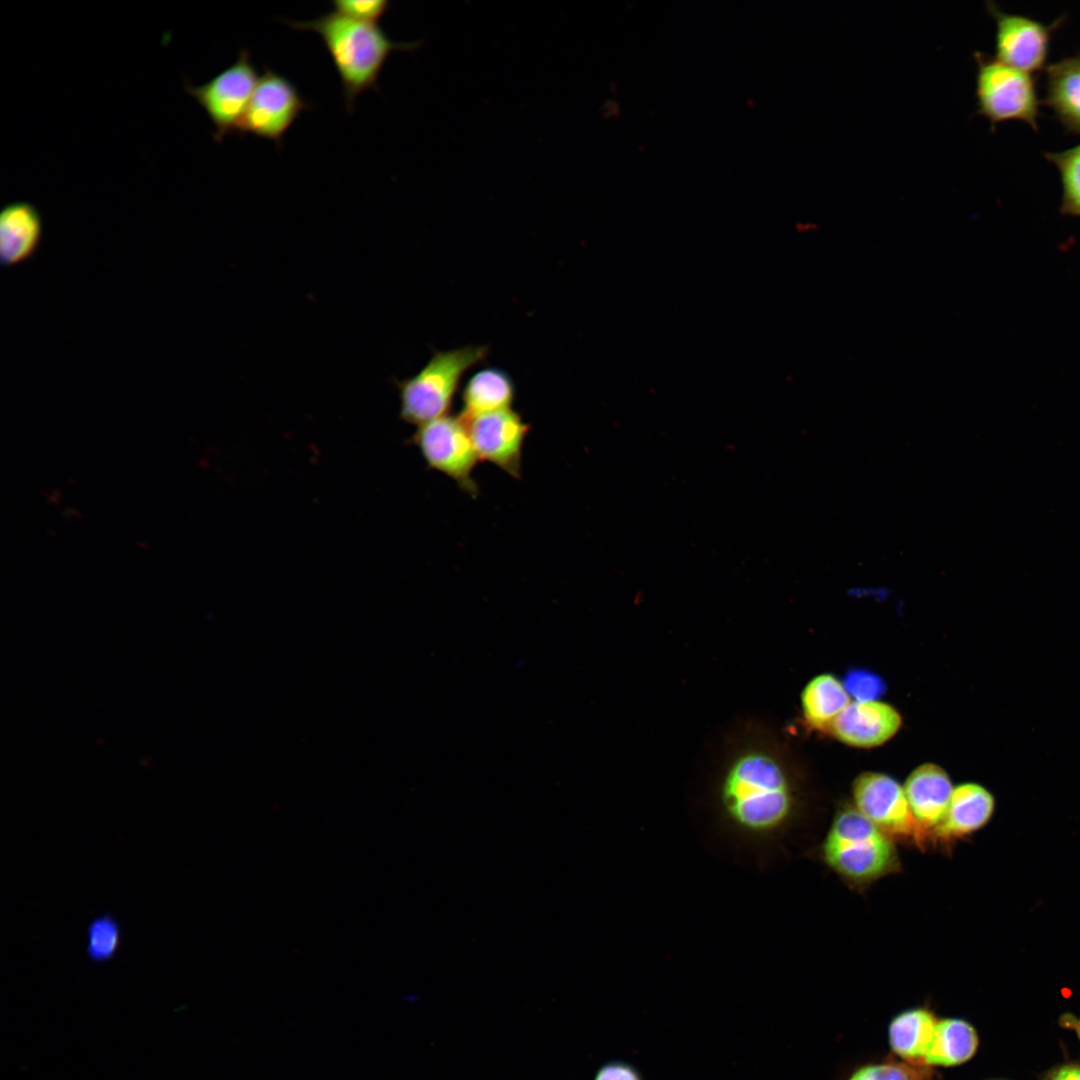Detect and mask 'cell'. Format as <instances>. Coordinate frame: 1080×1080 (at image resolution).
I'll return each mask as SVG.
<instances>
[{
    "mask_svg": "<svg viewBox=\"0 0 1080 1080\" xmlns=\"http://www.w3.org/2000/svg\"><path fill=\"white\" fill-rule=\"evenodd\" d=\"M713 801L720 822L751 843L773 841L796 821L797 783L760 726L743 727L727 743L714 779Z\"/></svg>",
    "mask_w": 1080,
    "mask_h": 1080,
    "instance_id": "1",
    "label": "cell"
},
{
    "mask_svg": "<svg viewBox=\"0 0 1080 1080\" xmlns=\"http://www.w3.org/2000/svg\"><path fill=\"white\" fill-rule=\"evenodd\" d=\"M283 21L295 30L321 37L340 77L349 113L354 111L358 96L378 89L379 76L393 51L413 50L420 44L394 42L377 24L355 21L335 11L309 21Z\"/></svg>",
    "mask_w": 1080,
    "mask_h": 1080,
    "instance_id": "2",
    "label": "cell"
},
{
    "mask_svg": "<svg viewBox=\"0 0 1080 1080\" xmlns=\"http://www.w3.org/2000/svg\"><path fill=\"white\" fill-rule=\"evenodd\" d=\"M821 856L834 873L856 889L867 888L901 869L895 841L852 803L836 810L821 846Z\"/></svg>",
    "mask_w": 1080,
    "mask_h": 1080,
    "instance_id": "3",
    "label": "cell"
},
{
    "mask_svg": "<svg viewBox=\"0 0 1080 1080\" xmlns=\"http://www.w3.org/2000/svg\"><path fill=\"white\" fill-rule=\"evenodd\" d=\"M487 352L483 345L436 352L418 373L399 383L400 417L419 427L448 415L464 373Z\"/></svg>",
    "mask_w": 1080,
    "mask_h": 1080,
    "instance_id": "4",
    "label": "cell"
},
{
    "mask_svg": "<svg viewBox=\"0 0 1080 1080\" xmlns=\"http://www.w3.org/2000/svg\"><path fill=\"white\" fill-rule=\"evenodd\" d=\"M975 59L978 112L992 124L1018 120L1036 129L1039 99L1030 74L980 52Z\"/></svg>",
    "mask_w": 1080,
    "mask_h": 1080,
    "instance_id": "5",
    "label": "cell"
},
{
    "mask_svg": "<svg viewBox=\"0 0 1080 1080\" xmlns=\"http://www.w3.org/2000/svg\"><path fill=\"white\" fill-rule=\"evenodd\" d=\"M852 799L854 807L894 841L919 849L933 845L915 819L904 787L893 777L874 771L859 774L852 783Z\"/></svg>",
    "mask_w": 1080,
    "mask_h": 1080,
    "instance_id": "6",
    "label": "cell"
},
{
    "mask_svg": "<svg viewBox=\"0 0 1080 1080\" xmlns=\"http://www.w3.org/2000/svg\"><path fill=\"white\" fill-rule=\"evenodd\" d=\"M259 78L249 51L242 49L234 63L206 83H186L187 93L211 120L218 143L237 133Z\"/></svg>",
    "mask_w": 1080,
    "mask_h": 1080,
    "instance_id": "7",
    "label": "cell"
},
{
    "mask_svg": "<svg viewBox=\"0 0 1080 1080\" xmlns=\"http://www.w3.org/2000/svg\"><path fill=\"white\" fill-rule=\"evenodd\" d=\"M414 442L430 468L452 479L464 492L478 494L473 472L479 458L460 416L448 414L419 426Z\"/></svg>",
    "mask_w": 1080,
    "mask_h": 1080,
    "instance_id": "8",
    "label": "cell"
},
{
    "mask_svg": "<svg viewBox=\"0 0 1080 1080\" xmlns=\"http://www.w3.org/2000/svg\"><path fill=\"white\" fill-rule=\"evenodd\" d=\"M313 108L288 78L266 68L259 78L237 134H250L280 146L299 116Z\"/></svg>",
    "mask_w": 1080,
    "mask_h": 1080,
    "instance_id": "9",
    "label": "cell"
},
{
    "mask_svg": "<svg viewBox=\"0 0 1080 1080\" xmlns=\"http://www.w3.org/2000/svg\"><path fill=\"white\" fill-rule=\"evenodd\" d=\"M479 460L489 462L519 479L522 451L529 426L511 408L463 419Z\"/></svg>",
    "mask_w": 1080,
    "mask_h": 1080,
    "instance_id": "10",
    "label": "cell"
},
{
    "mask_svg": "<svg viewBox=\"0 0 1080 1080\" xmlns=\"http://www.w3.org/2000/svg\"><path fill=\"white\" fill-rule=\"evenodd\" d=\"M987 9L995 19V58L1026 73L1042 69L1046 63L1055 23L1047 25L1032 18L1001 11L993 2Z\"/></svg>",
    "mask_w": 1080,
    "mask_h": 1080,
    "instance_id": "11",
    "label": "cell"
},
{
    "mask_svg": "<svg viewBox=\"0 0 1080 1080\" xmlns=\"http://www.w3.org/2000/svg\"><path fill=\"white\" fill-rule=\"evenodd\" d=\"M902 725L900 713L880 700L853 701L834 721L830 734L855 748L869 749L894 737Z\"/></svg>",
    "mask_w": 1080,
    "mask_h": 1080,
    "instance_id": "12",
    "label": "cell"
},
{
    "mask_svg": "<svg viewBox=\"0 0 1080 1080\" xmlns=\"http://www.w3.org/2000/svg\"><path fill=\"white\" fill-rule=\"evenodd\" d=\"M994 810V796L984 786L971 782L957 785L943 821L933 831V845L951 847L983 828Z\"/></svg>",
    "mask_w": 1080,
    "mask_h": 1080,
    "instance_id": "13",
    "label": "cell"
},
{
    "mask_svg": "<svg viewBox=\"0 0 1080 1080\" xmlns=\"http://www.w3.org/2000/svg\"><path fill=\"white\" fill-rule=\"evenodd\" d=\"M903 787L915 819L933 844V831L943 821L954 790L948 773L937 764L923 763L908 775Z\"/></svg>",
    "mask_w": 1080,
    "mask_h": 1080,
    "instance_id": "14",
    "label": "cell"
},
{
    "mask_svg": "<svg viewBox=\"0 0 1080 1080\" xmlns=\"http://www.w3.org/2000/svg\"><path fill=\"white\" fill-rule=\"evenodd\" d=\"M43 233L38 209L27 201L5 205L0 213V262L12 267L31 258Z\"/></svg>",
    "mask_w": 1080,
    "mask_h": 1080,
    "instance_id": "15",
    "label": "cell"
},
{
    "mask_svg": "<svg viewBox=\"0 0 1080 1080\" xmlns=\"http://www.w3.org/2000/svg\"><path fill=\"white\" fill-rule=\"evenodd\" d=\"M928 1006L906 1009L893 1017L888 1027L889 1045L906 1062L924 1063L938 1023Z\"/></svg>",
    "mask_w": 1080,
    "mask_h": 1080,
    "instance_id": "16",
    "label": "cell"
},
{
    "mask_svg": "<svg viewBox=\"0 0 1080 1080\" xmlns=\"http://www.w3.org/2000/svg\"><path fill=\"white\" fill-rule=\"evenodd\" d=\"M850 702L843 682L830 673L819 674L801 691L803 721L808 728L830 733L834 721Z\"/></svg>",
    "mask_w": 1080,
    "mask_h": 1080,
    "instance_id": "17",
    "label": "cell"
},
{
    "mask_svg": "<svg viewBox=\"0 0 1080 1080\" xmlns=\"http://www.w3.org/2000/svg\"><path fill=\"white\" fill-rule=\"evenodd\" d=\"M515 387L511 377L499 368L475 372L462 391L460 417L470 419L482 414L511 408Z\"/></svg>",
    "mask_w": 1080,
    "mask_h": 1080,
    "instance_id": "18",
    "label": "cell"
},
{
    "mask_svg": "<svg viewBox=\"0 0 1080 1080\" xmlns=\"http://www.w3.org/2000/svg\"><path fill=\"white\" fill-rule=\"evenodd\" d=\"M976 1029L962 1018L939 1019L924 1058L928 1066L953 1067L969 1061L977 1052Z\"/></svg>",
    "mask_w": 1080,
    "mask_h": 1080,
    "instance_id": "19",
    "label": "cell"
},
{
    "mask_svg": "<svg viewBox=\"0 0 1080 1080\" xmlns=\"http://www.w3.org/2000/svg\"><path fill=\"white\" fill-rule=\"evenodd\" d=\"M1046 102L1066 127L1080 132V56L1047 68Z\"/></svg>",
    "mask_w": 1080,
    "mask_h": 1080,
    "instance_id": "20",
    "label": "cell"
},
{
    "mask_svg": "<svg viewBox=\"0 0 1080 1080\" xmlns=\"http://www.w3.org/2000/svg\"><path fill=\"white\" fill-rule=\"evenodd\" d=\"M86 937V954L94 963L112 960L121 948V926L110 913L95 917L88 924Z\"/></svg>",
    "mask_w": 1080,
    "mask_h": 1080,
    "instance_id": "21",
    "label": "cell"
},
{
    "mask_svg": "<svg viewBox=\"0 0 1080 1080\" xmlns=\"http://www.w3.org/2000/svg\"><path fill=\"white\" fill-rule=\"evenodd\" d=\"M1057 167L1062 183V209L1080 215V145L1061 152L1046 154Z\"/></svg>",
    "mask_w": 1080,
    "mask_h": 1080,
    "instance_id": "22",
    "label": "cell"
},
{
    "mask_svg": "<svg viewBox=\"0 0 1080 1080\" xmlns=\"http://www.w3.org/2000/svg\"><path fill=\"white\" fill-rule=\"evenodd\" d=\"M931 1066L885 1059L857 1068L848 1080H932Z\"/></svg>",
    "mask_w": 1080,
    "mask_h": 1080,
    "instance_id": "23",
    "label": "cell"
},
{
    "mask_svg": "<svg viewBox=\"0 0 1080 1080\" xmlns=\"http://www.w3.org/2000/svg\"><path fill=\"white\" fill-rule=\"evenodd\" d=\"M334 11L349 19L376 24L389 7L387 0H335Z\"/></svg>",
    "mask_w": 1080,
    "mask_h": 1080,
    "instance_id": "24",
    "label": "cell"
},
{
    "mask_svg": "<svg viewBox=\"0 0 1080 1080\" xmlns=\"http://www.w3.org/2000/svg\"><path fill=\"white\" fill-rule=\"evenodd\" d=\"M843 684L849 696L854 697L855 701L878 700L885 690L881 678L865 670L850 671Z\"/></svg>",
    "mask_w": 1080,
    "mask_h": 1080,
    "instance_id": "25",
    "label": "cell"
},
{
    "mask_svg": "<svg viewBox=\"0 0 1080 1080\" xmlns=\"http://www.w3.org/2000/svg\"><path fill=\"white\" fill-rule=\"evenodd\" d=\"M594 1080H642L641 1075L632 1065L614 1061L600 1067Z\"/></svg>",
    "mask_w": 1080,
    "mask_h": 1080,
    "instance_id": "26",
    "label": "cell"
},
{
    "mask_svg": "<svg viewBox=\"0 0 1080 1080\" xmlns=\"http://www.w3.org/2000/svg\"><path fill=\"white\" fill-rule=\"evenodd\" d=\"M1039 1080H1080V1062H1064L1051 1067L1039 1076Z\"/></svg>",
    "mask_w": 1080,
    "mask_h": 1080,
    "instance_id": "27",
    "label": "cell"
},
{
    "mask_svg": "<svg viewBox=\"0 0 1080 1080\" xmlns=\"http://www.w3.org/2000/svg\"><path fill=\"white\" fill-rule=\"evenodd\" d=\"M1059 1023L1065 1028L1073 1029L1080 1040V1017L1076 1018L1074 1015L1065 1014L1061 1016Z\"/></svg>",
    "mask_w": 1080,
    "mask_h": 1080,
    "instance_id": "28",
    "label": "cell"
}]
</instances>
